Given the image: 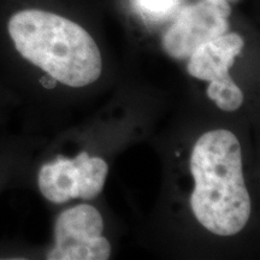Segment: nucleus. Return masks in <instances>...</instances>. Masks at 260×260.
Segmentation results:
<instances>
[{
  "instance_id": "423d86ee",
  "label": "nucleus",
  "mask_w": 260,
  "mask_h": 260,
  "mask_svg": "<svg viewBox=\"0 0 260 260\" xmlns=\"http://www.w3.org/2000/svg\"><path fill=\"white\" fill-rule=\"evenodd\" d=\"M245 45L239 34H223L205 42L190 54L188 73L195 79L218 81L229 77V69Z\"/></svg>"
},
{
  "instance_id": "7ed1b4c3",
  "label": "nucleus",
  "mask_w": 260,
  "mask_h": 260,
  "mask_svg": "<svg viewBox=\"0 0 260 260\" xmlns=\"http://www.w3.org/2000/svg\"><path fill=\"white\" fill-rule=\"evenodd\" d=\"M103 217L90 205H77L59 214L54 225L56 245L50 260H106L111 245L103 236Z\"/></svg>"
},
{
  "instance_id": "39448f33",
  "label": "nucleus",
  "mask_w": 260,
  "mask_h": 260,
  "mask_svg": "<svg viewBox=\"0 0 260 260\" xmlns=\"http://www.w3.org/2000/svg\"><path fill=\"white\" fill-rule=\"evenodd\" d=\"M232 9L226 0H204L183 9L162 39V47L174 58L190 57L198 47L225 34Z\"/></svg>"
},
{
  "instance_id": "20e7f679",
  "label": "nucleus",
  "mask_w": 260,
  "mask_h": 260,
  "mask_svg": "<svg viewBox=\"0 0 260 260\" xmlns=\"http://www.w3.org/2000/svg\"><path fill=\"white\" fill-rule=\"evenodd\" d=\"M109 172L106 161L82 152L74 159L58 158L39 172L41 194L54 204L93 199L103 190Z\"/></svg>"
},
{
  "instance_id": "f257e3e1",
  "label": "nucleus",
  "mask_w": 260,
  "mask_h": 260,
  "mask_svg": "<svg viewBox=\"0 0 260 260\" xmlns=\"http://www.w3.org/2000/svg\"><path fill=\"white\" fill-rule=\"evenodd\" d=\"M190 170L195 181L190 205L197 219L219 236L241 232L251 216V198L236 136L225 129L204 134L193 148Z\"/></svg>"
},
{
  "instance_id": "f03ea898",
  "label": "nucleus",
  "mask_w": 260,
  "mask_h": 260,
  "mask_svg": "<svg viewBox=\"0 0 260 260\" xmlns=\"http://www.w3.org/2000/svg\"><path fill=\"white\" fill-rule=\"evenodd\" d=\"M8 34L24 59L58 82L80 88L102 75V54L95 41L63 16L35 8L18 10L10 16Z\"/></svg>"
},
{
  "instance_id": "6e6552de",
  "label": "nucleus",
  "mask_w": 260,
  "mask_h": 260,
  "mask_svg": "<svg viewBox=\"0 0 260 260\" xmlns=\"http://www.w3.org/2000/svg\"><path fill=\"white\" fill-rule=\"evenodd\" d=\"M142 14L159 19L167 17L176 9L178 0H136Z\"/></svg>"
},
{
  "instance_id": "0eeeda50",
  "label": "nucleus",
  "mask_w": 260,
  "mask_h": 260,
  "mask_svg": "<svg viewBox=\"0 0 260 260\" xmlns=\"http://www.w3.org/2000/svg\"><path fill=\"white\" fill-rule=\"evenodd\" d=\"M207 95L223 111L232 112L239 109L243 103L242 90L236 86L232 77L212 81L207 88Z\"/></svg>"
}]
</instances>
